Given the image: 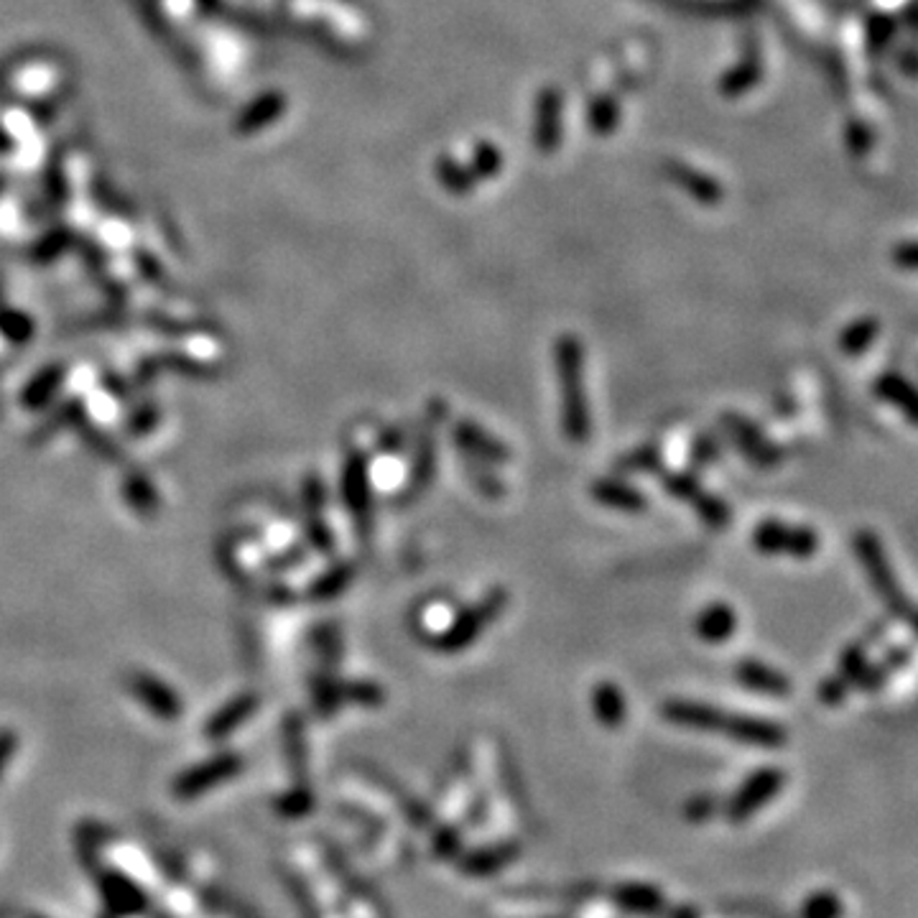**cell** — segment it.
<instances>
[{
    "instance_id": "1",
    "label": "cell",
    "mask_w": 918,
    "mask_h": 918,
    "mask_svg": "<svg viewBox=\"0 0 918 918\" xmlns=\"http://www.w3.org/2000/svg\"><path fill=\"white\" fill-rule=\"evenodd\" d=\"M557 373L561 385V431L569 442L590 439L592 421L582 375V347L574 337H565L557 347Z\"/></svg>"
},
{
    "instance_id": "2",
    "label": "cell",
    "mask_w": 918,
    "mask_h": 918,
    "mask_svg": "<svg viewBox=\"0 0 918 918\" xmlns=\"http://www.w3.org/2000/svg\"><path fill=\"white\" fill-rule=\"evenodd\" d=\"M506 605H508V592L503 588L490 590L480 603H475L473 607H467V611H462L457 617H454V623L450 625V628H446L444 632H439V636L431 640V646H434L439 653H446V655L462 653L465 648L477 643V638L483 636V630L498 620L500 613L506 611Z\"/></svg>"
},
{
    "instance_id": "3",
    "label": "cell",
    "mask_w": 918,
    "mask_h": 918,
    "mask_svg": "<svg viewBox=\"0 0 918 918\" xmlns=\"http://www.w3.org/2000/svg\"><path fill=\"white\" fill-rule=\"evenodd\" d=\"M753 546L766 557L812 559L820 551V536L806 526H791L783 521H763L753 531Z\"/></svg>"
},
{
    "instance_id": "4",
    "label": "cell",
    "mask_w": 918,
    "mask_h": 918,
    "mask_svg": "<svg viewBox=\"0 0 918 918\" xmlns=\"http://www.w3.org/2000/svg\"><path fill=\"white\" fill-rule=\"evenodd\" d=\"M786 783L783 768H760L747 776V781L740 786L735 797L728 801L724 814L732 824H745L753 814H758L763 806L770 804Z\"/></svg>"
},
{
    "instance_id": "5",
    "label": "cell",
    "mask_w": 918,
    "mask_h": 918,
    "mask_svg": "<svg viewBox=\"0 0 918 918\" xmlns=\"http://www.w3.org/2000/svg\"><path fill=\"white\" fill-rule=\"evenodd\" d=\"M429 423L427 427H421L419 431V442H416V452H414V465H411V473H408V480H406V500H416L421 498V492L429 488L431 480H434V469H437V439H434V427L439 419H444L446 416V406L442 400H434L429 408Z\"/></svg>"
},
{
    "instance_id": "6",
    "label": "cell",
    "mask_w": 918,
    "mask_h": 918,
    "mask_svg": "<svg viewBox=\"0 0 918 918\" xmlns=\"http://www.w3.org/2000/svg\"><path fill=\"white\" fill-rule=\"evenodd\" d=\"M722 429L728 431V437L735 442L740 454H743L747 462H753V465L770 469L781 462V450H778L774 442H768L766 434H763L753 421H747L745 416L732 411L722 414Z\"/></svg>"
},
{
    "instance_id": "7",
    "label": "cell",
    "mask_w": 918,
    "mask_h": 918,
    "mask_svg": "<svg viewBox=\"0 0 918 918\" xmlns=\"http://www.w3.org/2000/svg\"><path fill=\"white\" fill-rule=\"evenodd\" d=\"M237 770H241V758L233 753H225V755H218V758L207 760V763H199L187 774H182L176 778L174 783V797L179 801H191L197 797H202L205 791L214 789V786L230 781V778L237 776Z\"/></svg>"
},
{
    "instance_id": "8",
    "label": "cell",
    "mask_w": 918,
    "mask_h": 918,
    "mask_svg": "<svg viewBox=\"0 0 918 918\" xmlns=\"http://www.w3.org/2000/svg\"><path fill=\"white\" fill-rule=\"evenodd\" d=\"M100 896L113 918H133L146 911V893L118 870H103L95 878Z\"/></svg>"
},
{
    "instance_id": "9",
    "label": "cell",
    "mask_w": 918,
    "mask_h": 918,
    "mask_svg": "<svg viewBox=\"0 0 918 918\" xmlns=\"http://www.w3.org/2000/svg\"><path fill=\"white\" fill-rule=\"evenodd\" d=\"M452 437L454 444L460 446V452L469 460L485 462V465H506V462L511 460V450L475 421H457L452 427Z\"/></svg>"
},
{
    "instance_id": "10",
    "label": "cell",
    "mask_w": 918,
    "mask_h": 918,
    "mask_svg": "<svg viewBox=\"0 0 918 918\" xmlns=\"http://www.w3.org/2000/svg\"><path fill=\"white\" fill-rule=\"evenodd\" d=\"M663 720L671 724H678V728L686 730H699V732H714L722 730L724 720H728V712L720 707L707 705V701H692V699H671L661 709Z\"/></svg>"
},
{
    "instance_id": "11",
    "label": "cell",
    "mask_w": 918,
    "mask_h": 918,
    "mask_svg": "<svg viewBox=\"0 0 918 918\" xmlns=\"http://www.w3.org/2000/svg\"><path fill=\"white\" fill-rule=\"evenodd\" d=\"M722 732L730 740L743 745L753 747H774L786 745V730L781 724L760 720V717H747V714H728V720L722 724Z\"/></svg>"
},
{
    "instance_id": "12",
    "label": "cell",
    "mask_w": 918,
    "mask_h": 918,
    "mask_svg": "<svg viewBox=\"0 0 918 918\" xmlns=\"http://www.w3.org/2000/svg\"><path fill=\"white\" fill-rule=\"evenodd\" d=\"M342 498L360 526L365 528V521L370 515V469L368 460L362 452H352L345 462L342 473Z\"/></svg>"
},
{
    "instance_id": "13",
    "label": "cell",
    "mask_w": 918,
    "mask_h": 918,
    "mask_svg": "<svg viewBox=\"0 0 918 918\" xmlns=\"http://www.w3.org/2000/svg\"><path fill=\"white\" fill-rule=\"evenodd\" d=\"M735 678L745 686V689L760 692V694H766V697L783 699V697H789V692H791V682L781 674V671L755 659L740 661L735 666Z\"/></svg>"
},
{
    "instance_id": "14",
    "label": "cell",
    "mask_w": 918,
    "mask_h": 918,
    "mask_svg": "<svg viewBox=\"0 0 918 918\" xmlns=\"http://www.w3.org/2000/svg\"><path fill=\"white\" fill-rule=\"evenodd\" d=\"M590 492L600 506L615 508V511H623V513H643L648 508V500L643 492L636 490L628 483L617 480V477H603V480H595L592 483Z\"/></svg>"
},
{
    "instance_id": "15",
    "label": "cell",
    "mask_w": 918,
    "mask_h": 918,
    "mask_svg": "<svg viewBox=\"0 0 918 918\" xmlns=\"http://www.w3.org/2000/svg\"><path fill=\"white\" fill-rule=\"evenodd\" d=\"M737 630V613L728 603H709L701 607V613L694 620V632L705 640V643H724L735 636Z\"/></svg>"
},
{
    "instance_id": "16",
    "label": "cell",
    "mask_w": 918,
    "mask_h": 918,
    "mask_svg": "<svg viewBox=\"0 0 918 918\" xmlns=\"http://www.w3.org/2000/svg\"><path fill=\"white\" fill-rule=\"evenodd\" d=\"M855 551H858L862 565H865L870 580L875 582V588L881 590L885 597L896 600L898 597L896 582H893V577L888 572V565H885L883 549H881V544L875 542V536L868 534V531H862V534L855 536Z\"/></svg>"
},
{
    "instance_id": "17",
    "label": "cell",
    "mask_w": 918,
    "mask_h": 918,
    "mask_svg": "<svg viewBox=\"0 0 918 918\" xmlns=\"http://www.w3.org/2000/svg\"><path fill=\"white\" fill-rule=\"evenodd\" d=\"M519 852H521V847L515 843L483 847V850L469 852L467 858L460 862V868H462V873L475 875V878L492 875V873H498V870H503L506 865H511V862L519 858Z\"/></svg>"
},
{
    "instance_id": "18",
    "label": "cell",
    "mask_w": 918,
    "mask_h": 918,
    "mask_svg": "<svg viewBox=\"0 0 918 918\" xmlns=\"http://www.w3.org/2000/svg\"><path fill=\"white\" fill-rule=\"evenodd\" d=\"M613 900L630 914H659L663 908V893L646 883H623L613 891Z\"/></svg>"
},
{
    "instance_id": "19",
    "label": "cell",
    "mask_w": 918,
    "mask_h": 918,
    "mask_svg": "<svg viewBox=\"0 0 918 918\" xmlns=\"http://www.w3.org/2000/svg\"><path fill=\"white\" fill-rule=\"evenodd\" d=\"M592 709H595L597 722L603 724V728L607 730L620 728V724L625 722V712H628L620 686L613 682L597 684L595 689H592Z\"/></svg>"
},
{
    "instance_id": "20",
    "label": "cell",
    "mask_w": 918,
    "mask_h": 918,
    "mask_svg": "<svg viewBox=\"0 0 918 918\" xmlns=\"http://www.w3.org/2000/svg\"><path fill=\"white\" fill-rule=\"evenodd\" d=\"M133 692H136V697L146 701V705H149L159 717L172 720V717H176V712H179V701H176L172 697V692H169L161 682H156V678L138 676L133 682Z\"/></svg>"
},
{
    "instance_id": "21",
    "label": "cell",
    "mask_w": 918,
    "mask_h": 918,
    "mask_svg": "<svg viewBox=\"0 0 918 918\" xmlns=\"http://www.w3.org/2000/svg\"><path fill=\"white\" fill-rule=\"evenodd\" d=\"M661 469H663V457L655 444L638 446V450L623 454V457L615 462V473H620V475H648V473H661Z\"/></svg>"
},
{
    "instance_id": "22",
    "label": "cell",
    "mask_w": 918,
    "mask_h": 918,
    "mask_svg": "<svg viewBox=\"0 0 918 918\" xmlns=\"http://www.w3.org/2000/svg\"><path fill=\"white\" fill-rule=\"evenodd\" d=\"M661 485L671 498L682 500V503L694 506L697 498L705 492L701 483L692 473H661Z\"/></svg>"
},
{
    "instance_id": "23",
    "label": "cell",
    "mask_w": 918,
    "mask_h": 918,
    "mask_svg": "<svg viewBox=\"0 0 918 918\" xmlns=\"http://www.w3.org/2000/svg\"><path fill=\"white\" fill-rule=\"evenodd\" d=\"M843 898L832 891H816L801 906V918H843Z\"/></svg>"
},
{
    "instance_id": "24",
    "label": "cell",
    "mask_w": 918,
    "mask_h": 918,
    "mask_svg": "<svg viewBox=\"0 0 918 918\" xmlns=\"http://www.w3.org/2000/svg\"><path fill=\"white\" fill-rule=\"evenodd\" d=\"M352 577H355V567L352 565H337L335 569H332L329 574H324L322 580L314 584L312 595L316 600H332V597H337L339 592H342L347 588V584L352 582Z\"/></svg>"
},
{
    "instance_id": "25",
    "label": "cell",
    "mask_w": 918,
    "mask_h": 918,
    "mask_svg": "<svg viewBox=\"0 0 918 918\" xmlns=\"http://www.w3.org/2000/svg\"><path fill=\"white\" fill-rule=\"evenodd\" d=\"M462 465H465V473H467V477L469 480L475 483V488L483 492L485 498H492V500H498V498H503L506 496V488H503V483L498 480L496 475L490 473V469H485L483 465L485 462H477V460H465L462 462Z\"/></svg>"
},
{
    "instance_id": "26",
    "label": "cell",
    "mask_w": 918,
    "mask_h": 918,
    "mask_svg": "<svg viewBox=\"0 0 918 918\" xmlns=\"http://www.w3.org/2000/svg\"><path fill=\"white\" fill-rule=\"evenodd\" d=\"M253 709H256V699H253V697H243V699L233 701V707L228 709V714L222 712V714L218 717V720H214V722L210 724L212 737H222V735H228V732L233 730V728H237V724H241L243 720H248Z\"/></svg>"
},
{
    "instance_id": "27",
    "label": "cell",
    "mask_w": 918,
    "mask_h": 918,
    "mask_svg": "<svg viewBox=\"0 0 918 918\" xmlns=\"http://www.w3.org/2000/svg\"><path fill=\"white\" fill-rule=\"evenodd\" d=\"M339 689H342V699L355 701V705L362 707H377L383 705L385 699L383 689L375 682H347L339 684Z\"/></svg>"
},
{
    "instance_id": "28",
    "label": "cell",
    "mask_w": 918,
    "mask_h": 918,
    "mask_svg": "<svg viewBox=\"0 0 918 918\" xmlns=\"http://www.w3.org/2000/svg\"><path fill=\"white\" fill-rule=\"evenodd\" d=\"M722 457V450H720V439L714 434H699L697 439L692 442V452H689V460H692V467H707V465H714L717 460Z\"/></svg>"
},
{
    "instance_id": "29",
    "label": "cell",
    "mask_w": 918,
    "mask_h": 918,
    "mask_svg": "<svg viewBox=\"0 0 918 918\" xmlns=\"http://www.w3.org/2000/svg\"><path fill=\"white\" fill-rule=\"evenodd\" d=\"M881 393L885 398L896 400V404L904 408L911 419H918V396L914 393L911 385H906L904 381H888L881 385Z\"/></svg>"
},
{
    "instance_id": "30",
    "label": "cell",
    "mask_w": 918,
    "mask_h": 918,
    "mask_svg": "<svg viewBox=\"0 0 918 918\" xmlns=\"http://www.w3.org/2000/svg\"><path fill=\"white\" fill-rule=\"evenodd\" d=\"M312 806H314V797H312V791H309V786H299V789L287 793V797L279 801V812L283 816H291V820L304 816Z\"/></svg>"
},
{
    "instance_id": "31",
    "label": "cell",
    "mask_w": 918,
    "mask_h": 918,
    "mask_svg": "<svg viewBox=\"0 0 918 918\" xmlns=\"http://www.w3.org/2000/svg\"><path fill=\"white\" fill-rule=\"evenodd\" d=\"M714 809H717L714 797H709V793H701V797H694L689 804H686L684 814L689 822H707L709 816L714 814Z\"/></svg>"
},
{
    "instance_id": "32",
    "label": "cell",
    "mask_w": 918,
    "mask_h": 918,
    "mask_svg": "<svg viewBox=\"0 0 918 918\" xmlns=\"http://www.w3.org/2000/svg\"><path fill=\"white\" fill-rule=\"evenodd\" d=\"M457 850H460V832L454 827L439 829V835L434 839V852L442 855V858H452Z\"/></svg>"
},
{
    "instance_id": "33",
    "label": "cell",
    "mask_w": 918,
    "mask_h": 918,
    "mask_svg": "<svg viewBox=\"0 0 918 918\" xmlns=\"http://www.w3.org/2000/svg\"><path fill=\"white\" fill-rule=\"evenodd\" d=\"M15 747H19V737L11 730H0V778H3L5 768L11 766Z\"/></svg>"
},
{
    "instance_id": "34",
    "label": "cell",
    "mask_w": 918,
    "mask_h": 918,
    "mask_svg": "<svg viewBox=\"0 0 918 918\" xmlns=\"http://www.w3.org/2000/svg\"><path fill=\"white\" fill-rule=\"evenodd\" d=\"M400 446H404V434H400L398 429H388L385 434L381 437V450L383 452H398Z\"/></svg>"
},
{
    "instance_id": "35",
    "label": "cell",
    "mask_w": 918,
    "mask_h": 918,
    "mask_svg": "<svg viewBox=\"0 0 918 918\" xmlns=\"http://www.w3.org/2000/svg\"><path fill=\"white\" fill-rule=\"evenodd\" d=\"M678 918H694V916H692V914H682Z\"/></svg>"
},
{
    "instance_id": "36",
    "label": "cell",
    "mask_w": 918,
    "mask_h": 918,
    "mask_svg": "<svg viewBox=\"0 0 918 918\" xmlns=\"http://www.w3.org/2000/svg\"><path fill=\"white\" fill-rule=\"evenodd\" d=\"M34 918H38V916H34Z\"/></svg>"
}]
</instances>
